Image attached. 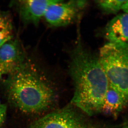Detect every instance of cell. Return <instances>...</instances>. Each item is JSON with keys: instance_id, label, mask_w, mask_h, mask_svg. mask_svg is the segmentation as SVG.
I'll use <instances>...</instances> for the list:
<instances>
[{"instance_id": "cell-18", "label": "cell", "mask_w": 128, "mask_h": 128, "mask_svg": "<svg viewBox=\"0 0 128 128\" xmlns=\"http://www.w3.org/2000/svg\"><path fill=\"white\" fill-rule=\"evenodd\" d=\"M4 75V74H2V73H0V79L2 78V76Z\"/></svg>"}, {"instance_id": "cell-7", "label": "cell", "mask_w": 128, "mask_h": 128, "mask_svg": "<svg viewBox=\"0 0 128 128\" xmlns=\"http://www.w3.org/2000/svg\"><path fill=\"white\" fill-rule=\"evenodd\" d=\"M23 46L18 38L10 40L0 48V64L16 68L26 60Z\"/></svg>"}, {"instance_id": "cell-17", "label": "cell", "mask_w": 128, "mask_h": 128, "mask_svg": "<svg viewBox=\"0 0 128 128\" xmlns=\"http://www.w3.org/2000/svg\"><path fill=\"white\" fill-rule=\"evenodd\" d=\"M122 128H128V122L124 124Z\"/></svg>"}, {"instance_id": "cell-9", "label": "cell", "mask_w": 128, "mask_h": 128, "mask_svg": "<svg viewBox=\"0 0 128 128\" xmlns=\"http://www.w3.org/2000/svg\"><path fill=\"white\" fill-rule=\"evenodd\" d=\"M127 104L122 95L109 84L101 112L112 116L116 117Z\"/></svg>"}, {"instance_id": "cell-6", "label": "cell", "mask_w": 128, "mask_h": 128, "mask_svg": "<svg viewBox=\"0 0 128 128\" xmlns=\"http://www.w3.org/2000/svg\"><path fill=\"white\" fill-rule=\"evenodd\" d=\"M58 1L20 0L16 1L15 4L22 23L38 26L48 7Z\"/></svg>"}, {"instance_id": "cell-15", "label": "cell", "mask_w": 128, "mask_h": 128, "mask_svg": "<svg viewBox=\"0 0 128 128\" xmlns=\"http://www.w3.org/2000/svg\"><path fill=\"white\" fill-rule=\"evenodd\" d=\"M122 9L127 14H128V0H126L125 3L124 4Z\"/></svg>"}, {"instance_id": "cell-1", "label": "cell", "mask_w": 128, "mask_h": 128, "mask_svg": "<svg viewBox=\"0 0 128 128\" xmlns=\"http://www.w3.org/2000/svg\"><path fill=\"white\" fill-rule=\"evenodd\" d=\"M69 66L74 86L72 104L88 116L101 113L109 82L98 57L80 41L71 52Z\"/></svg>"}, {"instance_id": "cell-16", "label": "cell", "mask_w": 128, "mask_h": 128, "mask_svg": "<svg viewBox=\"0 0 128 128\" xmlns=\"http://www.w3.org/2000/svg\"><path fill=\"white\" fill-rule=\"evenodd\" d=\"M6 115L2 114L0 113V126L2 124V123L4 122L5 119Z\"/></svg>"}, {"instance_id": "cell-8", "label": "cell", "mask_w": 128, "mask_h": 128, "mask_svg": "<svg viewBox=\"0 0 128 128\" xmlns=\"http://www.w3.org/2000/svg\"><path fill=\"white\" fill-rule=\"evenodd\" d=\"M105 34L108 42H128V14L118 15L111 20L105 28Z\"/></svg>"}, {"instance_id": "cell-10", "label": "cell", "mask_w": 128, "mask_h": 128, "mask_svg": "<svg viewBox=\"0 0 128 128\" xmlns=\"http://www.w3.org/2000/svg\"><path fill=\"white\" fill-rule=\"evenodd\" d=\"M126 1L102 0L96 1V2L105 13L107 14H114L117 13L122 9L123 6Z\"/></svg>"}, {"instance_id": "cell-12", "label": "cell", "mask_w": 128, "mask_h": 128, "mask_svg": "<svg viewBox=\"0 0 128 128\" xmlns=\"http://www.w3.org/2000/svg\"><path fill=\"white\" fill-rule=\"evenodd\" d=\"M12 38V29L0 30V48L6 42Z\"/></svg>"}, {"instance_id": "cell-14", "label": "cell", "mask_w": 128, "mask_h": 128, "mask_svg": "<svg viewBox=\"0 0 128 128\" xmlns=\"http://www.w3.org/2000/svg\"><path fill=\"white\" fill-rule=\"evenodd\" d=\"M6 106L2 104L0 101V113L6 115Z\"/></svg>"}, {"instance_id": "cell-11", "label": "cell", "mask_w": 128, "mask_h": 128, "mask_svg": "<svg viewBox=\"0 0 128 128\" xmlns=\"http://www.w3.org/2000/svg\"><path fill=\"white\" fill-rule=\"evenodd\" d=\"M13 29L11 16L8 11L0 9V30Z\"/></svg>"}, {"instance_id": "cell-4", "label": "cell", "mask_w": 128, "mask_h": 128, "mask_svg": "<svg viewBox=\"0 0 128 128\" xmlns=\"http://www.w3.org/2000/svg\"><path fill=\"white\" fill-rule=\"evenodd\" d=\"M30 128H97L89 122L77 109L67 106L38 120Z\"/></svg>"}, {"instance_id": "cell-13", "label": "cell", "mask_w": 128, "mask_h": 128, "mask_svg": "<svg viewBox=\"0 0 128 128\" xmlns=\"http://www.w3.org/2000/svg\"><path fill=\"white\" fill-rule=\"evenodd\" d=\"M14 70L10 66L0 64V73H2L4 75L9 74Z\"/></svg>"}, {"instance_id": "cell-5", "label": "cell", "mask_w": 128, "mask_h": 128, "mask_svg": "<svg viewBox=\"0 0 128 128\" xmlns=\"http://www.w3.org/2000/svg\"><path fill=\"white\" fill-rule=\"evenodd\" d=\"M86 4L85 0H58L48 7L44 17L51 26H66L77 19Z\"/></svg>"}, {"instance_id": "cell-2", "label": "cell", "mask_w": 128, "mask_h": 128, "mask_svg": "<svg viewBox=\"0 0 128 128\" xmlns=\"http://www.w3.org/2000/svg\"><path fill=\"white\" fill-rule=\"evenodd\" d=\"M42 74L38 65L28 57L8 74L6 82L9 98L21 111L40 113L54 102V92Z\"/></svg>"}, {"instance_id": "cell-3", "label": "cell", "mask_w": 128, "mask_h": 128, "mask_svg": "<svg viewBox=\"0 0 128 128\" xmlns=\"http://www.w3.org/2000/svg\"><path fill=\"white\" fill-rule=\"evenodd\" d=\"M109 85L120 92L128 104V42H108L98 57Z\"/></svg>"}]
</instances>
